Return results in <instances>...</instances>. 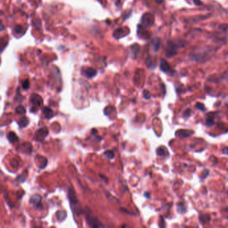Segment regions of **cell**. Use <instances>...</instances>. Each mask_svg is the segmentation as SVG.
I'll list each match as a JSON object with an SVG mask.
<instances>
[{
  "label": "cell",
  "instance_id": "obj_1",
  "mask_svg": "<svg viewBox=\"0 0 228 228\" xmlns=\"http://www.w3.org/2000/svg\"><path fill=\"white\" fill-rule=\"evenodd\" d=\"M154 22V17L150 13L144 14L141 19V24L144 28H147L151 26Z\"/></svg>",
  "mask_w": 228,
  "mask_h": 228
},
{
  "label": "cell",
  "instance_id": "obj_2",
  "mask_svg": "<svg viewBox=\"0 0 228 228\" xmlns=\"http://www.w3.org/2000/svg\"><path fill=\"white\" fill-rule=\"evenodd\" d=\"M178 47L177 46V44L172 42H169L167 44L166 47V54L168 57H171L176 54Z\"/></svg>",
  "mask_w": 228,
  "mask_h": 228
},
{
  "label": "cell",
  "instance_id": "obj_3",
  "mask_svg": "<svg viewBox=\"0 0 228 228\" xmlns=\"http://www.w3.org/2000/svg\"><path fill=\"white\" fill-rule=\"evenodd\" d=\"M87 221L88 225L93 227H102L103 226L100 223V222L99 220V219L94 216H91L90 215H87Z\"/></svg>",
  "mask_w": 228,
  "mask_h": 228
},
{
  "label": "cell",
  "instance_id": "obj_4",
  "mask_svg": "<svg viewBox=\"0 0 228 228\" xmlns=\"http://www.w3.org/2000/svg\"><path fill=\"white\" fill-rule=\"evenodd\" d=\"M48 134V130L46 127L41 128L36 131L35 134V139L38 141H42Z\"/></svg>",
  "mask_w": 228,
  "mask_h": 228
},
{
  "label": "cell",
  "instance_id": "obj_5",
  "mask_svg": "<svg viewBox=\"0 0 228 228\" xmlns=\"http://www.w3.org/2000/svg\"><path fill=\"white\" fill-rule=\"evenodd\" d=\"M69 199H70L71 203L74 204V207L75 208V211L76 213H78L80 211V203H78V200L76 199V197L75 196L74 191L72 190H69Z\"/></svg>",
  "mask_w": 228,
  "mask_h": 228
},
{
  "label": "cell",
  "instance_id": "obj_6",
  "mask_svg": "<svg viewBox=\"0 0 228 228\" xmlns=\"http://www.w3.org/2000/svg\"><path fill=\"white\" fill-rule=\"evenodd\" d=\"M30 203L38 209H42V197L39 195H33L30 199Z\"/></svg>",
  "mask_w": 228,
  "mask_h": 228
},
{
  "label": "cell",
  "instance_id": "obj_7",
  "mask_svg": "<svg viewBox=\"0 0 228 228\" xmlns=\"http://www.w3.org/2000/svg\"><path fill=\"white\" fill-rule=\"evenodd\" d=\"M193 134H194L193 130L180 129L177 130L176 133H175V135H176V137L180 138H187L190 136H191Z\"/></svg>",
  "mask_w": 228,
  "mask_h": 228
},
{
  "label": "cell",
  "instance_id": "obj_8",
  "mask_svg": "<svg viewBox=\"0 0 228 228\" xmlns=\"http://www.w3.org/2000/svg\"><path fill=\"white\" fill-rule=\"evenodd\" d=\"M30 101L33 105L36 106H40L43 104V100L42 97L36 94H33L30 96Z\"/></svg>",
  "mask_w": 228,
  "mask_h": 228
},
{
  "label": "cell",
  "instance_id": "obj_9",
  "mask_svg": "<svg viewBox=\"0 0 228 228\" xmlns=\"http://www.w3.org/2000/svg\"><path fill=\"white\" fill-rule=\"evenodd\" d=\"M157 155L159 157H168L169 155V151L167 150V149L164 147V146H160V147H158L157 149Z\"/></svg>",
  "mask_w": 228,
  "mask_h": 228
},
{
  "label": "cell",
  "instance_id": "obj_10",
  "mask_svg": "<svg viewBox=\"0 0 228 228\" xmlns=\"http://www.w3.org/2000/svg\"><path fill=\"white\" fill-rule=\"evenodd\" d=\"M84 74L88 78H94L97 74V71L93 68H86L84 70Z\"/></svg>",
  "mask_w": 228,
  "mask_h": 228
},
{
  "label": "cell",
  "instance_id": "obj_11",
  "mask_svg": "<svg viewBox=\"0 0 228 228\" xmlns=\"http://www.w3.org/2000/svg\"><path fill=\"white\" fill-rule=\"evenodd\" d=\"M42 114H44V117L47 119H50L54 116L53 111H52L50 108L46 106H45L42 108Z\"/></svg>",
  "mask_w": 228,
  "mask_h": 228
},
{
  "label": "cell",
  "instance_id": "obj_12",
  "mask_svg": "<svg viewBox=\"0 0 228 228\" xmlns=\"http://www.w3.org/2000/svg\"><path fill=\"white\" fill-rule=\"evenodd\" d=\"M160 68L164 72H168L171 70L169 64H168V62L165 60H163V59L161 60V61H160Z\"/></svg>",
  "mask_w": 228,
  "mask_h": 228
},
{
  "label": "cell",
  "instance_id": "obj_13",
  "mask_svg": "<svg viewBox=\"0 0 228 228\" xmlns=\"http://www.w3.org/2000/svg\"><path fill=\"white\" fill-rule=\"evenodd\" d=\"M199 222L204 225L205 223H208L211 221V218L208 214H199Z\"/></svg>",
  "mask_w": 228,
  "mask_h": 228
},
{
  "label": "cell",
  "instance_id": "obj_14",
  "mask_svg": "<svg viewBox=\"0 0 228 228\" xmlns=\"http://www.w3.org/2000/svg\"><path fill=\"white\" fill-rule=\"evenodd\" d=\"M7 138L11 143H14L18 141V137L16 133L14 132H10L7 135Z\"/></svg>",
  "mask_w": 228,
  "mask_h": 228
},
{
  "label": "cell",
  "instance_id": "obj_15",
  "mask_svg": "<svg viewBox=\"0 0 228 228\" xmlns=\"http://www.w3.org/2000/svg\"><path fill=\"white\" fill-rule=\"evenodd\" d=\"M160 46V40L157 38L152 43V50L154 52H157Z\"/></svg>",
  "mask_w": 228,
  "mask_h": 228
},
{
  "label": "cell",
  "instance_id": "obj_16",
  "mask_svg": "<svg viewBox=\"0 0 228 228\" xmlns=\"http://www.w3.org/2000/svg\"><path fill=\"white\" fill-rule=\"evenodd\" d=\"M211 114H212V113H209L207 116V118H206V122H205V124H206L207 126H208V127L211 126L215 124L214 117V116H212Z\"/></svg>",
  "mask_w": 228,
  "mask_h": 228
},
{
  "label": "cell",
  "instance_id": "obj_17",
  "mask_svg": "<svg viewBox=\"0 0 228 228\" xmlns=\"http://www.w3.org/2000/svg\"><path fill=\"white\" fill-rule=\"evenodd\" d=\"M18 125L21 127V128H25L29 125V120L28 118L25 117H21L20 119V121L18 122Z\"/></svg>",
  "mask_w": 228,
  "mask_h": 228
},
{
  "label": "cell",
  "instance_id": "obj_18",
  "mask_svg": "<svg viewBox=\"0 0 228 228\" xmlns=\"http://www.w3.org/2000/svg\"><path fill=\"white\" fill-rule=\"evenodd\" d=\"M56 218L58 221L62 222L63 220H64L66 218V213L65 211H57L56 214Z\"/></svg>",
  "mask_w": 228,
  "mask_h": 228
},
{
  "label": "cell",
  "instance_id": "obj_19",
  "mask_svg": "<svg viewBox=\"0 0 228 228\" xmlns=\"http://www.w3.org/2000/svg\"><path fill=\"white\" fill-rule=\"evenodd\" d=\"M177 211L180 214H183V213H185L187 211V209L184 203H178L177 204Z\"/></svg>",
  "mask_w": 228,
  "mask_h": 228
},
{
  "label": "cell",
  "instance_id": "obj_20",
  "mask_svg": "<svg viewBox=\"0 0 228 228\" xmlns=\"http://www.w3.org/2000/svg\"><path fill=\"white\" fill-rule=\"evenodd\" d=\"M131 51L133 55L137 56V54L139 53V52L140 51V47L138 44H134L131 47Z\"/></svg>",
  "mask_w": 228,
  "mask_h": 228
},
{
  "label": "cell",
  "instance_id": "obj_21",
  "mask_svg": "<svg viewBox=\"0 0 228 228\" xmlns=\"http://www.w3.org/2000/svg\"><path fill=\"white\" fill-rule=\"evenodd\" d=\"M16 113L17 114H24L25 113V108L23 106H21V105L18 106L16 108Z\"/></svg>",
  "mask_w": 228,
  "mask_h": 228
},
{
  "label": "cell",
  "instance_id": "obj_22",
  "mask_svg": "<svg viewBox=\"0 0 228 228\" xmlns=\"http://www.w3.org/2000/svg\"><path fill=\"white\" fill-rule=\"evenodd\" d=\"M104 155H105L107 158H108L109 159H113L114 158V153L113 151H106L104 153Z\"/></svg>",
  "mask_w": 228,
  "mask_h": 228
},
{
  "label": "cell",
  "instance_id": "obj_23",
  "mask_svg": "<svg viewBox=\"0 0 228 228\" xmlns=\"http://www.w3.org/2000/svg\"><path fill=\"white\" fill-rule=\"evenodd\" d=\"M195 106H196V108H197V109H199V110H200L201 111H203V112H204L205 110H206V108H205V106L204 105V104H203V103L197 102Z\"/></svg>",
  "mask_w": 228,
  "mask_h": 228
},
{
  "label": "cell",
  "instance_id": "obj_24",
  "mask_svg": "<svg viewBox=\"0 0 228 228\" xmlns=\"http://www.w3.org/2000/svg\"><path fill=\"white\" fill-rule=\"evenodd\" d=\"M29 87V83L28 80H25L22 82V88L25 90H28Z\"/></svg>",
  "mask_w": 228,
  "mask_h": 228
},
{
  "label": "cell",
  "instance_id": "obj_25",
  "mask_svg": "<svg viewBox=\"0 0 228 228\" xmlns=\"http://www.w3.org/2000/svg\"><path fill=\"white\" fill-rule=\"evenodd\" d=\"M209 173V170H207V169L203 170V171L202 172V173H201V180H203L204 179L206 178L208 176Z\"/></svg>",
  "mask_w": 228,
  "mask_h": 228
},
{
  "label": "cell",
  "instance_id": "obj_26",
  "mask_svg": "<svg viewBox=\"0 0 228 228\" xmlns=\"http://www.w3.org/2000/svg\"><path fill=\"white\" fill-rule=\"evenodd\" d=\"M143 96H144V98L145 99H149L151 98L150 92H149V91H147V90H145V91H143Z\"/></svg>",
  "mask_w": 228,
  "mask_h": 228
},
{
  "label": "cell",
  "instance_id": "obj_27",
  "mask_svg": "<svg viewBox=\"0 0 228 228\" xmlns=\"http://www.w3.org/2000/svg\"><path fill=\"white\" fill-rule=\"evenodd\" d=\"M191 110L189 109V108H188V109H187V110L185 111V113H184V118H187L189 117H190V115H191Z\"/></svg>",
  "mask_w": 228,
  "mask_h": 228
},
{
  "label": "cell",
  "instance_id": "obj_28",
  "mask_svg": "<svg viewBox=\"0 0 228 228\" xmlns=\"http://www.w3.org/2000/svg\"><path fill=\"white\" fill-rule=\"evenodd\" d=\"M147 65L149 68H153V63H152V60H151V58H148L147 59Z\"/></svg>",
  "mask_w": 228,
  "mask_h": 228
},
{
  "label": "cell",
  "instance_id": "obj_29",
  "mask_svg": "<svg viewBox=\"0 0 228 228\" xmlns=\"http://www.w3.org/2000/svg\"><path fill=\"white\" fill-rule=\"evenodd\" d=\"M15 30L16 31L17 33H20L22 32V27H21L20 25H17L16 28H15Z\"/></svg>",
  "mask_w": 228,
  "mask_h": 228
},
{
  "label": "cell",
  "instance_id": "obj_30",
  "mask_svg": "<svg viewBox=\"0 0 228 228\" xmlns=\"http://www.w3.org/2000/svg\"><path fill=\"white\" fill-rule=\"evenodd\" d=\"M193 2L196 6H201L202 4V3H201L200 0H193Z\"/></svg>",
  "mask_w": 228,
  "mask_h": 228
},
{
  "label": "cell",
  "instance_id": "obj_31",
  "mask_svg": "<svg viewBox=\"0 0 228 228\" xmlns=\"http://www.w3.org/2000/svg\"><path fill=\"white\" fill-rule=\"evenodd\" d=\"M222 152L223 154H226V155H228V147H225L222 150Z\"/></svg>",
  "mask_w": 228,
  "mask_h": 228
},
{
  "label": "cell",
  "instance_id": "obj_32",
  "mask_svg": "<svg viewBox=\"0 0 228 228\" xmlns=\"http://www.w3.org/2000/svg\"><path fill=\"white\" fill-rule=\"evenodd\" d=\"M144 195H145L146 197L149 198V195H150V194H149V193H147V192H146V193H145Z\"/></svg>",
  "mask_w": 228,
  "mask_h": 228
},
{
  "label": "cell",
  "instance_id": "obj_33",
  "mask_svg": "<svg viewBox=\"0 0 228 228\" xmlns=\"http://www.w3.org/2000/svg\"><path fill=\"white\" fill-rule=\"evenodd\" d=\"M156 2L158 3V4H160V3H163V0H156Z\"/></svg>",
  "mask_w": 228,
  "mask_h": 228
},
{
  "label": "cell",
  "instance_id": "obj_34",
  "mask_svg": "<svg viewBox=\"0 0 228 228\" xmlns=\"http://www.w3.org/2000/svg\"><path fill=\"white\" fill-rule=\"evenodd\" d=\"M118 2V3H119L121 2V0H117V2Z\"/></svg>",
  "mask_w": 228,
  "mask_h": 228
},
{
  "label": "cell",
  "instance_id": "obj_35",
  "mask_svg": "<svg viewBox=\"0 0 228 228\" xmlns=\"http://www.w3.org/2000/svg\"><path fill=\"white\" fill-rule=\"evenodd\" d=\"M227 195H228V192H227Z\"/></svg>",
  "mask_w": 228,
  "mask_h": 228
}]
</instances>
